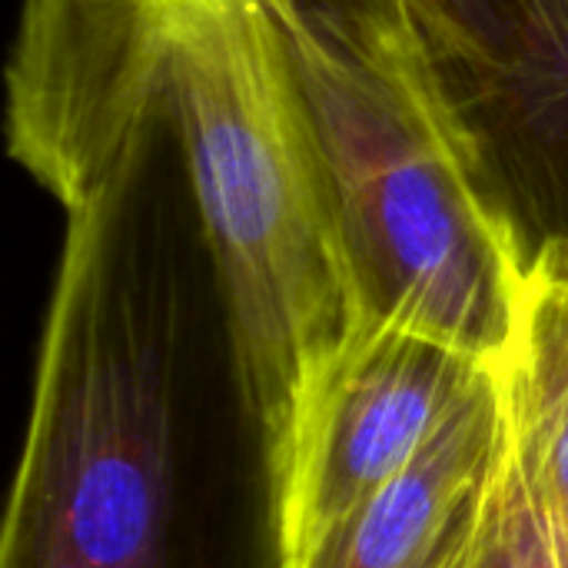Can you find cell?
<instances>
[{"label": "cell", "instance_id": "obj_1", "mask_svg": "<svg viewBox=\"0 0 568 568\" xmlns=\"http://www.w3.org/2000/svg\"><path fill=\"white\" fill-rule=\"evenodd\" d=\"M160 110L220 266L233 379L266 453L356 333L320 163L266 0H23L7 150L67 210Z\"/></svg>", "mask_w": 568, "mask_h": 568}, {"label": "cell", "instance_id": "obj_2", "mask_svg": "<svg viewBox=\"0 0 568 568\" xmlns=\"http://www.w3.org/2000/svg\"><path fill=\"white\" fill-rule=\"evenodd\" d=\"M220 306L180 136L146 110L67 206L0 568H166L176 379Z\"/></svg>", "mask_w": 568, "mask_h": 568}, {"label": "cell", "instance_id": "obj_3", "mask_svg": "<svg viewBox=\"0 0 568 568\" xmlns=\"http://www.w3.org/2000/svg\"><path fill=\"white\" fill-rule=\"evenodd\" d=\"M320 163L356 326L506 369L523 263L483 206L399 0H266Z\"/></svg>", "mask_w": 568, "mask_h": 568}, {"label": "cell", "instance_id": "obj_4", "mask_svg": "<svg viewBox=\"0 0 568 568\" xmlns=\"http://www.w3.org/2000/svg\"><path fill=\"white\" fill-rule=\"evenodd\" d=\"M459 160L523 270L568 236V0H399Z\"/></svg>", "mask_w": 568, "mask_h": 568}, {"label": "cell", "instance_id": "obj_5", "mask_svg": "<svg viewBox=\"0 0 568 568\" xmlns=\"http://www.w3.org/2000/svg\"><path fill=\"white\" fill-rule=\"evenodd\" d=\"M493 373L503 369L429 336L356 326L266 453L280 568L300 566L346 513L406 469Z\"/></svg>", "mask_w": 568, "mask_h": 568}, {"label": "cell", "instance_id": "obj_6", "mask_svg": "<svg viewBox=\"0 0 568 568\" xmlns=\"http://www.w3.org/2000/svg\"><path fill=\"white\" fill-rule=\"evenodd\" d=\"M509 449L503 373H493L419 456L346 513L296 568H446L479 532Z\"/></svg>", "mask_w": 568, "mask_h": 568}, {"label": "cell", "instance_id": "obj_7", "mask_svg": "<svg viewBox=\"0 0 568 568\" xmlns=\"http://www.w3.org/2000/svg\"><path fill=\"white\" fill-rule=\"evenodd\" d=\"M503 389L513 443L568 529V236L546 243L523 273Z\"/></svg>", "mask_w": 568, "mask_h": 568}, {"label": "cell", "instance_id": "obj_8", "mask_svg": "<svg viewBox=\"0 0 568 568\" xmlns=\"http://www.w3.org/2000/svg\"><path fill=\"white\" fill-rule=\"evenodd\" d=\"M473 568H568V529L546 503L513 433L476 536Z\"/></svg>", "mask_w": 568, "mask_h": 568}, {"label": "cell", "instance_id": "obj_9", "mask_svg": "<svg viewBox=\"0 0 568 568\" xmlns=\"http://www.w3.org/2000/svg\"><path fill=\"white\" fill-rule=\"evenodd\" d=\"M479 526H483V523H479ZM476 536H479V532H476ZM476 536H473V542H469V546H466V549H463V552H459V556H456V559H453V562H449V566H446V568H473V552H476Z\"/></svg>", "mask_w": 568, "mask_h": 568}]
</instances>
